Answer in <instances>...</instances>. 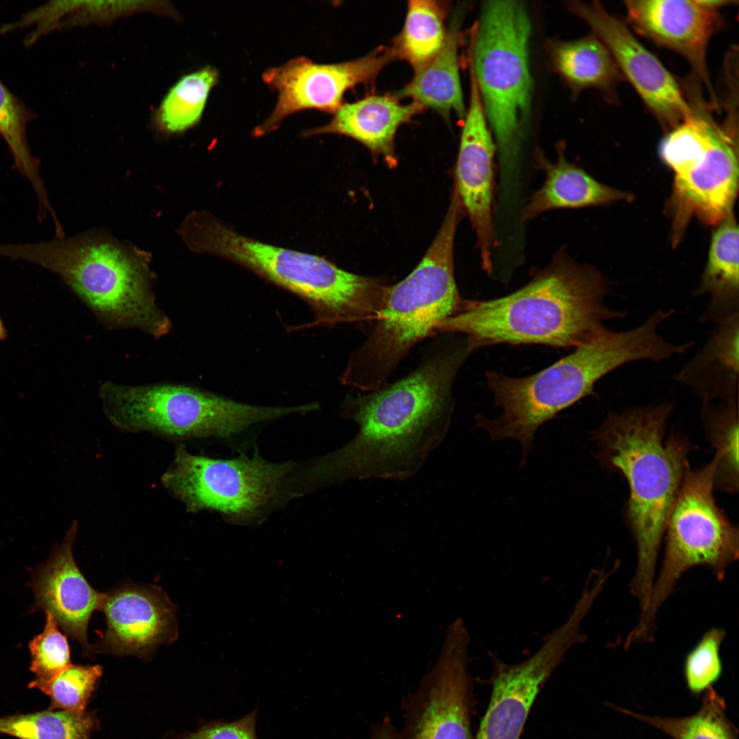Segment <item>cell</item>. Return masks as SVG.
Returning <instances> with one entry per match:
<instances>
[{
    "mask_svg": "<svg viewBox=\"0 0 739 739\" xmlns=\"http://www.w3.org/2000/svg\"><path fill=\"white\" fill-rule=\"evenodd\" d=\"M454 378L447 363L434 358L396 383L348 400L343 415L358 432L298 476L302 492L352 480L414 476L447 434Z\"/></svg>",
    "mask_w": 739,
    "mask_h": 739,
    "instance_id": "cell-1",
    "label": "cell"
},
{
    "mask_svg": "<svg viewBox=\"0 0 739 739\" xmlns=\"http://www.w3.org/2000/svg\"><path fill=\"white\" fill-rule=\"evenodd\" d=\"M608 285L596 270L558 255L524 286L503 297L467 300L435 334L466 337L469 351L495 344L576 348L624 311L605 301Z\"/></svg>",
    "mask_w": 739,
    "mask_h": 739,
    "instance_id": "cell-2",
    "label": "cell"
},
{
    "mask_svg": "<svg viewBox=\"0 0 739 739\" xmlns=\"http://www.w3.org/2000/svg\"><path fill=\"white\" fill-rule=\"evenodd\" d=\"M674 404L664 402L621 412L609 411L593 432L601 465L626 478V518L636 547L630 591L640 608L649 603L667 519L679 489L689 443L678 433L663 441Z\"/></svg>",
    "mask_w": 739,
    "mask_h": 739,
    "instance_id": "cell-3",
    "label": "cell"
},
{
    "mask_svg": "<svg viewBox=\"0 0 739 739\" xmlns=\"http://www.w3.org/2000/svg\"><path fill=\"white\" fill-rule=\"evenodd\" d=\"M663 320L651 313L638 326L623 331L606 326L570 354L534 374L510 377L496 371L486 372L487 385L502 415L489 419L477 415V426L493 440L512 438L522 448L521 465L533 445L540 426L582 398L594 394L595 385L626 364L669 359L672 343L661 334Z\"/></svg>",
    "mask_w": 739,
    "mask_h": 739,
    "instance_id": "cell-4",
    "label": "cell"
},
{
    "mask_svg": "<svg viewBox=\"0 0 739 739\" xmlns=\"http://www.w3.org/2000/svg\"><path fill=\"white\" fill-rule=\"evenodd\" d=\"M0 255L47 269L109 328H134L155 339L172 322L153 289L151 255L99 233L34 244H0Z\"/></svg>",
    "mask_w": 739,
    "mask_h": 739,
    "instance_id": "cell-5",
    "label": "cell"
},
{
    "mask_svg": "<svg viewBox=\"0 0 739 739\" xmlns=\"http://www.w3.org/2000/svg\"><path fill=\"white\" fill-rule=\"evenodd\" d=\"M463 213L459 200L452 198L419 264L404 279L389 286L372 333L350 356L343 384L364 392L380 388L413 346L435 334L441 322L465 307L467 300L457 289L453 259L455 232Z\"/></svg>",
    "mask_w": 739,
    "mask_h": 739,
    "instance_id": "cell-6",
    "label": "cell"
},
{
    "mask_svg": "<svg viewBox=\"0 0 739 739\" xmlns=\"http://www.w3.org/2000/svg\"><path fill=\"white\" fill-rule=\"evenodd\" d=\"M177 233L192 252L231 261L299 296L313 308L315 324L368 321L378 309V280L244 235L209 211H192Z\"/></svg>",
    "mask_w": 739,
    "mask_h": 739,
    "instance_id": "cell-7",
    "label": "cell"
},
{
    "mask_svg": "<svg viewBox=\"0 0 739 739\" xmlns=\"http://www.w3.org/2000/svg\"><path fill=\"white\" fill-rule=\"evenodd\" d=\"M531 34L523 2L489 1L472 36L470 69L503 167L517 159L530 126Z\"/></svg>",
    "mask_w": 739,
    "mask_h": 739,
    "instance_id": "cell-8",
    "label": "cell"
},
{
    "mask_svg": "<svg viewBox=\"0 0 739 739\" xmlns=\"http://www.w3.org/2000/svg\"><path fill=\"white\" fill-rule=\"evenodd\" d=\"M98 395L104 415L116 428L175 439H229L289 413L287 407L244 404L171 383L129 385L107 380Z\"/></svg>",
    "mask_w": 739,
    "mask_h": 739,
    "instance_id": "cell-9",
    "label": "cell"
},
{
    "mask_svg": "<svg viewBox=\"0 0 739 739\" xmlns=\"http://www.w3.org/2000/svg\"><path fill=\"white\" fill-rule=\"evenodd\" d=\"M689 103L691 114L659 146L675 175L670 203L675 242L692 216L717 224L732 212L738 186L737 135L714 121L702 97Z\"/></svg>",
    "mask_w": 739,
    "mask_h": 739,
    "instance_id": "cell-10",
    "label": "cell"
},
{
    "mask_svg": "<svg viewBox=\"0 0 739 739\" xmlns=\"http://www.w3.org/2000/svg\"><path fill=\"white\" fill-rule=\"evenodd\" d=\"M714 461L698 469L687 465L670 510L662 567L647 608L640 613L647 625L658 612L681 576L695 567L710 570L719 581L738 558V530L717 506L713 496Z\"/></svg>",
    "mask_w": 739,
    "mask_h": 739,
    "instance_id": "cell-11",
    "label": "cell"
},
{
    "mask_svg": "<svg viewBox=\"0 0 739 739\" xmlns=\"http://www.w3.org/2000/svg\"><path fill=\"white\" fill-rule=\"evenodd\" d=\"M295 465L269 462L257 450L252 457L216 459L180 445L161 481L187 511L211 510L230 523L246 524L262 520L279 500Z\"/></svg>",
    "mask_w": 739,
    "mask_h": 739,
    "instance_id": "cell-12",
    "label": "cell"
},
{
    "mask_svg": "<svg viewBox=\"0 0 739 739\" xmlns=\"http://www.w3.org/2000/svg\"><path fill=\"white\" fill-rule=\"evenodd\" d=\"M469 643L465 624L453 623L438 660L402 701L400 739H474Z\"/></svg>",
    "mask_w": 739,
    "mask_h": 739,
    "instance_id": "cell-13",
    "label": "cell"
},
{
    "mask_svg": "<svg viewBox=\"0 0 739 739\" xmlns=\"http://www.w3.org/2000/svg\"><path fill=\"white\" fill-rule=\"evenodd\" d=\"M395 59L392 48L382 47L344 62L317 64L305 57H298L267 69L262 79L278 93L277 102L268 118L255 127L254 134L259 136L270 133L288 116L300 111L317 109L334 113L342 105L348 90L373 81Z\"/></svg>",
    "mask_w": 739,
    "mask_h": 739,
    "instance_id": "cell-14",
    "label": "cell"
},
{
    "mask_svg": "<svg viewBox=\"0 0 739 739\" xmlns=\"http://www.w3.org/2000/svg\"><path fill=\"white\" fill-rule=\"evenodd\" d=\"M567 7L586 22L606 46L623 77L665 131H671L691 114L690 103L675 77L624 23L597 1H570Z\"/></svg>",
    "mask_w": 739,
    "mask_h": 739,
    "instance_id": "cell-15",
    "label": "cell"
},
{
    "mask_svg": "<svg viewBox=\"0 0 739 739\" xmlns=\"http://www.w3.org/2000/svg\"><path fill=\"white\" fill-rule=\"evenodd\" d=\"M568 653L567 643L554 634L545 635L538 650L518 663L489 653L491 694L475 739H519L537 696Z\"/></svg>",
    "mask_w": 739,
    "mask_h": 739,
    "instance_id": "cell-16",
    "label": "cell"
},
{
    "mask_svg": "<svg viewBox=\"0 0 739 739\" xmlns=\"http://www.w3.org/2000/svg\"><path fill=\"white\" fill-rule=\"evenodd\" d=\"M725 0H628L627 19L633 29L656 44L672 50L690 64L694 77L711 90L707 49L722 27L720 9Z\"/></svg>",
    "mask_w": 739,
    "mask_h": 739,
    "instance_id": "cell-17",
    "label": "cell"
},
{
    "mask_svg": "<svg viewBox=\"0 0 739 739\" xmlns=\"http://www.w3.org/2000/svg\"><path fill=\"white\" fill-rule=\"evenodd\" d=\"M455 168V185L463 211L475 231L482 265L492 271L495 242L493 222V159L496 145L487 121L474 75Z\"/></svg>",
    "mask_w": 739,
    "mask_h": 739,
    "instance_id": "cell-18",
    "label": "cell"
},
{
    "mask_svg": "<svg viewBox=\"0 0 739 739\" xmlns=\"http://www.w3.org/2000/svg\"><path fill=\"white\" fill-rule=\"evenodd\" d=\"M100 609L107 629L98 651L146 657L177 635L174 607L159 588H119L104 594Z\"/></svg>",
    "mask_w": 739,
    "mask_h": 739,
    "instance_id": "cell-19",
    "label": "cell"
},
{
    "mask_svg": "<svg viewBox=\"0 0 739 739\" xmlns=\"http://www.w3.org/2000/svg\"><path fill=\"white\" fill-rule=\"evenodd\" d=\"M77 530V521H74L49 558L32 570L27 585L36 597L32 610L49 612L64 632L77 640L88 653V622L92 614L101 608L104 594L88 584L75 562L73 549Z\"/></svg>",
    "mask_w": 739,
    "mask_h": 739,
    "instance_id": "cell-20",
    "label": "cell"
},
{
    "mask_svg": "<svg viewBox=\"0 0 739 739\" xmlns=\"http://www.w3.org/2000/svg\"><path fill=\"white\" fill-rule=\"evenodd\" d=\"M424 109L413 101L402 104L394 96H367L355 102L342 103L328 124L309 129L303 136L345 135L393 165L396 163L394 142L398 129Z\"/></svg>",
    "mask_w": 739,
    "mask_h": 739,
    "instance_id": "cell-21",
    "label": "cell"
},
{
    "mask_svg": "<svg viewBox=\"0 0 739 739\" xmlns=\"http://www.w3.org/2000/svg\"><path fill=\"white\" fill-rule=\"evenodd\" d=\"M739 313L717 324L699 352L679 370L675 380L702 402L738 398Z\"/></svg>",
    "mask_w": 739,
    "mask_h": 739,
    "instance_id": "cell-22",
    "label": "cell"
},
{
    "mask_svg": "<svg viewBox=\"0 0 739 739\" xmlns=\"http://www.w3.org/2000/svg\"><path fill=\"white\" fill-rule=\"evenodd\" d=\"M554 162L539 154L537 161L545 175L522 212L523 220H532L547 211L575 209L630 200V194L595 180L584 170L568 161L563 147H558Z\"/></svg>",
    "mask_w": 739,
    "mask_h": 739,
    "instance_id": "cell-23",
    "label": "cell"
},
{
    "mask_svg": "<svg viewBox=\"0 0 739 739\" xmlns=\"http://www.w3.org/2000/svg\"><path fill=\"white\" fill-rule=\"evenodd\" d=\"M461 18L458 11L447 29L441 50L426 64L415 71L411 81L397 93L398 97H409L424 109L430 108L445 117L454 112L459 118H464L467 109L464 105L458 56Z\"/></svg>",
    "mask_w": 739,
    "mask_h": 739,
    "instance_id": "cell-24",
    "label": "cell"
},
{
    "mask_svg": "<svg viewBox=\"0 0 739 739\" xmlns=\"http://www.w3.org/2000/svg\"><path fill=\"white\" fill-rule=\"evenodd\" d=\"M738 242V224L731 212L712 234L707 264L695 291L709 298L699 317L702 323L717 324L739 313Z\"/></svg>",
    "mask_w": 739,
    "mask_h": 739,
    "instance_id": "cell-25",
    "label": "cell"
},
{
    "mask_svg": "<svg viewBox=\"0 0 739 739\" xmlns=\"http://www.w3.org/2000/svg\"><path fill=\"white\" fill-rule=\"evenodd\" d=\"M552 54L555 68L574 89H598L609 100H617L616 88L623 77L608 49L595 35L557 42Z\"/></svg>",
    "mask_w": 739,
    "mask_h": 739,
    "instance_id": "cell-26",
    "label": "cell"
},
{
    "mask_svg": "<svg viewBox=\"0 0 739 739\" xmlns=\"http://www.w3.org/2000/svg\"><path fill=\"white\" fill-rule=\"evenodd\" d=\"M218 78V70L211 66L182 76L169 89L155 111L153 120L155 129L164 135H172L196 126Z\"/></svg>",
    "mask_w": 739,
    "mask_h": 739,
    "instance_id": "cell-27",
    "label": "cell"
},
{
    "mask_svg": "<svg viewBox=\"0 0 739 739\" xmlns=\"http://www.w3.org/2000/svg\"><path fill=\"white\" fill-rule=\"evenodd\" d=\"M36 114L0 80V135L6 142L15 168L32 185L38 202L40 215L53 210L39 174L40 159L31 153L27 129Z\"/></svg>",
    "mask_w": 739,
    "mask_h": 739,
    "instance_id": "cell-28",
    "label": "cell"
},
{
    "mask_svg": "<svg viewBox=\"0 0 739 739\" xmlns=\"http://www.w3.org/2000/svg\"><path fill=\"white\" fill-rule=\"evenodd\" d=\"M445 11L439 1H409L404 27L392 47L396 57L408 62L415 71L430 61L445 40Z\"/></svg>",
    "mask_w": 739,
    "mask_h": 739,
    "instance_id": "cell-29",
    "label": "cell"
},
{
    "mask_svg": "<svg viewBox=\"0 0 739 739\" xmlns=\"http://www.w3.org/2000/svg\"><path fill=\"white\" fill-rule=\"evenodd\" d=\"M701 419L715 450L714 487L736 493L738 489V398L702 402Z\"/></svg>",
    "mask_w": 739,
    "mask_h": 739,
    "instance_id": "cell-30",
    "label": "cell"
},
{
    "mask_svg": "<svg viewBox=\"0 0 739 739\" xmlns=\"http://www.w3.org/2000/svg\"><path fill=\"white\" fill-rule=\"evenodd\" d=\"M98 727L92 712L50 710L0 717V734L19 739H90Z\"/></svg>",
    "mask_w": 739,
    "mask_h": 739,
    "instance_id": "cell-31",
    "label": "cell"
},
{
    "mask_svg": "<svg viewBox=\"0 0 739 739\" xmlns=\"http://www.w3.org/2000/svg\"><path fill=\"white\" fill-rule=\"evenodd\" d=\"M703 705L695 714L683 718L643 715L617 708L666 734L673 739H736L732 725L725 716L723 699L710 687Z\"/></svg>",
    "mask_w": 739,
    "mask_h": 739,
    "instance_id": "cell-32",
    "label": "cell"
},
{
    "mask_svg": "<svg viewBox=\"0 0 739 739\" xmlns=\"http://www.w3.org/2000/svg\"><path fill=\"white\" fill-rule=\"evenodd\" d=\"M102 675L99 665L70 664L51 681L34 686L51 699L49 709L83 712Z\"/></svg>",
    "mask_w": 739,
    "mask_h": 739,
    "instance_id": "cell-33",
    "label": "cell"
},
{
    "mask_svg": "<svg viewBox=\"0 0 739 739\" xmlns=\"http://www.w3.org/2000/svg\"><path fill=\"white\" fill-rule=\"evenodd\" d=\"M64 27L105 24L138 12H151L174 16L169 2L147 1H64Z\"/></svg>",
    "mask_w": 739,
    "mask_h": 739,
    "instance_id": "cell-34",
    "label": "cell"
},
{
    "mask_svg": "<svg viewBox=\"0 0 739 739\" xmlns=\"http://www.w3.org/2000/svg\"><path fill=\"white\" fill-rule=\"evenodd\" d=\"M31 653L30 670L36 678L29 688L51 681L70 665V654L66 637L58 629L53 616L46 612L43 631L29 643Z\"/></svg>",
    "mask_w": 739,
    "mask_h": 739,
    "instance_id": "cell-35",
    "label": "cell"
},
{
    "mask_svg": "<svg viewBox=\"0 0 739 739\" xmlns=\"http://www.w3.org/2000/svg\"><path fill=\"white\" fill-rule=\"evenodd\" d=\"M725 636L723 629L712 628L686 656L684 674L687 686L692 692L708 689L721 676L720 649Z\"/></svg>",
    "mask_w": 739,
    "mask_h": 739,
    "instance_id": "cell-36",
    "label": "cell"
},
{
    "mask_svg": "<svg viewBox=\"0 0 739 739\" xmlns=\"http://www.w3.org/2000/svg\"><path fill=\"white\" fill-rule=\"evenodd\" d=\"M256 710L233 722L214 721L203 725L183 739H257Z\"/></svg>",
    "mask_w": 739,
    "mask_h": 739,
    "instance_id": "cell-37",
    "label": "cell"
},
{
    "mask_svg": "<svg viewBox=\"0 0 739 739\" xmlns=\"http://www.w3.org/2000/svg\"><path fill=\"white\" fill-rule=\"evenodd\" d=\"M370 739H400L399 730L389 715L372 725Z\"/></svg>",
    "mask_w": 739,
    "mask_h": 739,
    "instance_id": "cell-38",
    "label": "cell"
},
{
    "mask_svg": "<svg viewBox=\"0 0 739 739\" xmlns=\"http://www.w3.org/2000/svg\"><path fill=\"white\" fill-rule=\"evenodd\" d=\"M7 330L5 327L0 317V342L4 341L7 337Z\"/></svg>",
    "mask_w": 739,
    "mask_h": 739,
    "instance_id": "cell-39",
    "label": "cell"
}]
</instances>
